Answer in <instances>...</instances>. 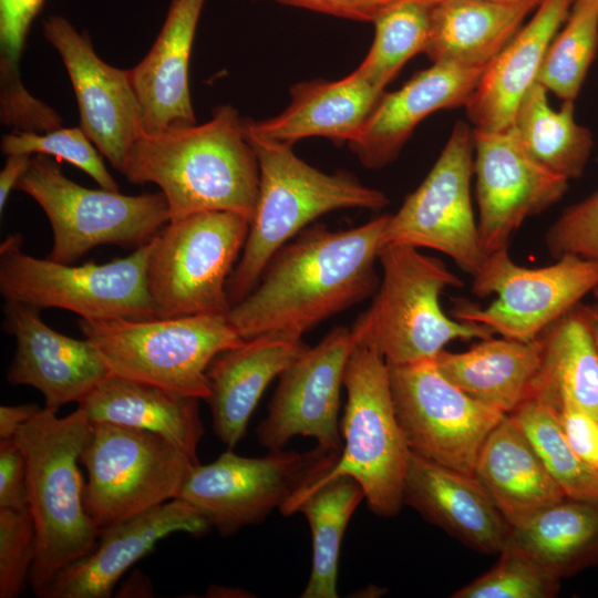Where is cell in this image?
Masks as SVG:
<instances>
[{"label":"cell","mask_w":598,"mask_h":598,"mask_svg":"<svg viewBox=\"0 0 598 598\" xmlns=\"http://www.w3.org/2000/svg\"><path fill=\"white\" fill-rule=\"evenodd\" d=\"M389 215L357 227H306L268 261L257 285L227 318L244 340L264 334L302 337L373 296L375 261Z\"/></svg>","instance_id":"obj_1"},{"label":"cell","mask_w":598,"mask_h":598,"mask_svg":"<svg viewBox=\"0 0 598 598\" xmlns=\"http://www.w3.org/2000/svg\"><path fill=\"white\" fill-rule=\"evenodd\" d=\"M121 173L132 184H155L164 195L169 220L195 213L224 210L252 217L259 186L257 157L243 117L230 104L210 120L154 133L143 132Z\"/></svg>","instance_id":"obj_2"},{"label":"cell","mask_w":598,"mask_h":598,"mask_svg":"<svg viewBox=\"0 0 598 598\" xmlns=\"http://www.w3.org/2000/svg\"><path fill=\"white\" fill-rule=\"evenodd\" d=\"M91 432L92 423L80 408L60 417L56 410L44 406L13 437L27 462L28 508L37 537L29 584L38 597L99 539L78 466Z\"/></svg>","instance_id":"obj_3"},{"label":"cell","mask_w":598,"mask_h":598,"mask_svg":"<svg viewBox=\"0 0 598 598\" xmlns=\"http://www.w3.org/2000/svg\"><path fill=\"white\" fill-rule=\"evenodd\" d=\"M244 133L257 157L259 186L248 236L227 282L231 306L254 289L275 252L318 217L349 208L378 210L389 204L383 192L350 173H324L306 163L291 144Z\"/></svg>","instance_id":"obj_4"},{"label":"cell","mask_w":598,"mask_h":598,"mask_svg":"<svg viewBox=\"0 0 598 598\" xmlns=\"http://www.w3.org/2000/svg\"><path fill=\"white\" fill-rule=\"evenodd\" d=\"M382 278L372 302L350 328L357 344L379 352L390 365L434 359L453 340L493 337L480 323L443 312L441 293L462 280L444 262L419 248L386 243L379 252Z\"/></svg>","instance_id":"obj_5"},{"label":"cell","mask_w":598,"mask_h":598,"mask_svg":"<svg viewBox=\"0 0 598 598\" xmlns=\"http://www.w3.org/2000/svg\"><path fill=\"white\" fill-rule=\"evenodd\" d=\"M78 326L110 374L206 400L207 369L220 352L245 340L226 315L145 320L80 318Z\"/></svg>","instance_id":"obj_6"},{"label":"cell","mask_w":598,"mask_h":598,"mask_svg":"<svg viewBox=\"0 0 598 598\" xmlns=\"http://www.w3.org/2000/svg\"><path fill=\"white\" fill-rule=\"evenodd\" d=\"M250 220L233 212L169 220L150 241L148 293L156 318L228 315L227 282Z\"/></svg>","instance_id":"obj_7"},{"label":"cell","mask_w":598,"mask_h":598,"mask_svg":"<svg viewBox=\"0 0 598 598\" xmlns=\"http://www.w3.org/2000/svg\"><path fill=\"white\" fill-rule=\"evenodd\" d=\"M150 241L124 258L74 266L33 257L22 250L20 235L10 236L0 247V292L4 300L86 320L156 318L146 281Z\"/></svg>","instance_id":"obj_8"},{"label":"cell","mask_w":598,"mask_h":598,"mask_svg":"<svg viewBox=\"0 0 598 598\" xmlns=\"http://www.w3.org/2000/svg\"><path fill=\"white\" fill-rule=\"evenodd\" d=\"M16 188L44 212L53 233L48 258L61 264H72L99 246L141 247L171 219L161 192L124 195L87 188L40 154L32 155Z\"/></svg>","instance_id":"obj_9"},{"label":"cell","mask_w":598,"mask_h":598,"mask_svg":"<svg viewBox=\"0 0 598 598\" xmlns=\"http://www.w3.org/2000/svg\"><path fill=\"white\" fill-rule=\"evenodd\" d=\"M344 388L343 447L338 462L319 481L349 475L361 485L373 514L395 516L403 505L411 451L395 415L384 358L370 347L355 344Z\"/></svg>","instance_id":"obj_10"},{"label":"cell","mask_w":598,"mask_h":598,"mask_svg":"<svg viewBox=\"0 0 598 598\" xmlns=\"http://www.w3.org/2000/svg\"><path fill=\"white\" fill-rule=\"evenodd\" d=\"M80 463L84 504L100 529L177 498L199 465L159 434L111 423H92Z\"/></svg>","instance_id":"obj_11"},{"label":"cell","mask_w":598,"mask_h":598,"mask_svg":"<svg viewBox=\"0 0 598 598\" xmlns=\"http://www.w3.org/2000/svg\"><path fill=\"white\" fill-rule=\"evenodd\" d=\"M341 452L319 445L311 451H270L244 457L229 448L207 465H197L177 498L196 507L212 528L228 536L262 522L298 492L330 471Z\"/></svg>","instance_id":"obj_12"},{"label":"cell","mask_w":598,"mask_h":598,"mask_svg":"<svg viewBox=\"0 0 598 598\" xmlns=\"http://www.w3.org/2000/svg\"><path fill=\"white\" fill-rule=\"evenodd\" d=\"M597 285L598 262L566 255L553 265L526 268L505 248L488 254L473 276L472 292L481 298L495 293L496 299L485 308L458 301L452 316L484 324L505 338L532 341L581 303Z\"/></svg>","instance_id":"obj_13"},{"label":"cell","mask_w":598,"mask_h":598,"mask_svg":"<svg viewBox=\"0 0 598 598\" xmlns=\"http://www.w3.org/2000/svg\"><path fill=\"white\" fill-rule=\"evenodd\" d=\"M388 365L395 415L410 451L474 475L485 440L506 414L452 383L434 359Z\"/></svg>","instance_id":"obj_14"},{"label":"cell","mask_w":598,"mask_h":598,"mask_svg":"<svg viewBox=\"0 0 598 598\" xmlns=\"http://www.w3.org/2000/svg\"><path fill=\"white\" fill-rule=\"evenodd\" d=\"M473 155V128L458 121L426 177L389 215L384 244L436 250L473 277L487 257L472 205Z\"/></svg>","instance_id":"obj_15"},{"label":"cell","mask_w":598,"mask_h":598,"mask_svg":"<svg viewBox=\"0 0 598 598\" xmlns=\"http://www.w3.org/2000/svg\"><path fill=\"white\" fill-rule=\"evenodd\" d=\"M478 231L485 252L508 248L529 217L548 209L568 190L569 181L533 158L514 126L473 128Z\"/></svg>","instance_id":"obj_16"},{"label":"cell","mask_w":598,"mask_h":598,"mask_svg":"<svg viewBox=\"0 0 598 598\" xmlns=\"http://www.w3.org/2000/svg\"><path fill=\"white\" fill-rule=\"evenodd\" d=\"M355 344L349 327H337L280 373L268 413L257 427L262 447L279 451L302 435L326 450L342 451L340 393Z\"/></svg>","instance_id":"obj_17"},{"label":"cell","mask_w":598,"mask_h":598,"mask_svg":"<svg viewBox=\"0 0 598 598\" xmlns=\"http://www.w3.org/2000/svg\"><path fill=\"white\" fill-rule=\"evenodd\" d=\"M45 40L60 54L80 112V127L111 165L121 173L127 153L144 132L140 102L130 69L104 62L89 35L64 17L42 22Z\"/></svg>","instance_id":"obj_18"},{"label":"cell","mask_w":598,"mask_h":598,"mask_svg":"<svg viewBox=\"0 0 598 598\" xmlns=\"http://www.w3.org/2000/svg\"><path fill=\"white\" fill-rule=\"evenodd\" d=\"M3 330L16 338L17 348L7 371L12 385H28L42 393L45 408L78 404L110 374L93 343L50 328L40 309L4 300Z\"/></svg>","instance_id":"obj_19"},{"label":"cell","mask_w":598,"mask_h":598,"mask_svg":"<svg viewBox=\"0 0 598 598\" xmlns=\"http://www.w3.org/2000/svg\"><path fill=\"white\" fill-rule=\"evenodd\" d=\"M205 516L175 498L132 518L100 529L94 548L53 579L44 598H107L120 578L155 545L174 533L202 535L210 529Z\"/></svg>","instance_id":"obj_20"},{"label":"cell","mask_w":598,"mask_h":598,"mask_svg":"<svg viewBox=\"0 0 598 598\" xmlns=\"http://www.w3.org/2000/svg\"><path fill=\"white\" fill-rule=\"evenodd\" d=\"M485 68L432 63L404 85L383 93L348 145L367 168L393 162L414 128L430 114L465 106Z\"/></svg>","instance_id":"obj_21"},{"label":"cell","mask_w":598,"mask_h":598,"mask_svg":"<svg viewBox=\"0 0 598 598\" xmlns=\"http://www.w3.org/2000/svg\"><path fill=\"white\" fill-rule=\"evenodd\" d=\"M417 511L466 546L499 553L511 526L474 475L436 464L411 452L403 504Z\"/></svg>","instance_id":"obj_22"},{"label":"cell","mask_w":598,"mask_h":598,"mask_svg":"<svg viewBox=\"0 0 598 598\" xmlns=\"http://www.w3.org/2000/svg\"><path fill=\"white\" fill-rule=\"evenodd\" d=\"M573 0H542L530 21L485 66L465 105L473 128L514 126L518 107L537 82L546 51L565 24Z\"/></svg>","instance_id":"obj_23"},{"label":"cell","mask_w":598,"mask_h":598,"mask_svg":"<svg viewBox=\"0 0 598 598\" xmlns=\"http://www.w3.org/2000/svg\"><path fill=\"white\" fill-rule=\"evenodd\" d=\"M205 2L206 0H171L153 45L146 55L130 69L146 133L196 124L188 69Z\"/></svg>","instance_id":"obj_24"},{"label":"cell","mask_w":598,"mask_h":598,"mask_svg":"<svg viewBox=\"0 0 598 598\" xmlns=\"http://www.w3.org/2000/svg\"><path fill=\"white\" fill-rule=\"evenodd\" d=\"M309 347L301 337L264 334L215 357L206 375L216 436L233 448L268 384Z\"/></svg>","instance_id":"obj_25"},{"label":"cell","mask_w":598,"mask_h":598,"mask_svg":"<svg viewBox=\"0 0 598 598\" xmlns=\"http://www.w3.org/2000/svg\"><path fill=\"white\" fill-rule=\"evenodd\" d=\"M384 91L357 69L338 81L312 80L290 87V103L277 116L243 117L244 131L286 144L318 136L349 143L360 132Z\"/></svg>","instance_id":"obj_26"},{"label":"cell","mask_w":598,"mask_h":598,"mask_svg":"<svg viewBox=\"0 0 598 598\" xmlns=\"http://www.w3.org/2000/svg\"><path fill=\"white\" fill-rule=\"evenodd\" d=\"M474 476L511 528L567 498L508 414L485 440Z\"/></svg>","instance_id":"obj_27"},{"label":"cell","mask_w":598,"mask_h":598,"mask_svg":"<svg viewBox=\"0 0 598 598\" xmlns=\"http://www.w3.org/2000/svg\"><path fill=\"white\" fill-rule=\"evenodd\" d=\"M199 399L109 374L78 404L91 423H111L159 434L198 461L204 435Z\"/></svg>","instance_id":"obj_28"},{"label":"cell","mask_w":598,"mask_h":598,"mask_svg":"<svg viewBox=\"0 0 598 598\" xmlns=\"http://www.w3.org/2000/svg\"><path fill=\"white\" fill-rule=\"evenodd\" d=\"M542 0H443L430 9L425 54L432 63L485 68Z\"/></svg>","instance_id":"obj_29"},{"label":"cell","mask_w":598,"mask_h":598,"mask_svg":"<svg viewBox=\"0 0 598 598\" xmlns=\"http://www.w3.org/2000/svg\"><path fill=\"white\" fill-rule=\"evenodd\" d=\"M543 357V340L481 339L468 350H442L434 361L472 398L509 414L529 395Z\"/></svg>","instance_id":"obj_30"},{"label":"cell","mask_w":598,"mask_h":598,"mask_svg":"<svg viewBox=\"0 0 598 598\" xmlns=\"http://www.w3.org/2000/svg\"><path fill=\"white\" fill-rule=\"evenodd\" d=\"M540 338L543 357L529 395L553 406L569 400L598 422V349L582 303L559 318Z\"/></svg>","instance_id":"obj_31"},{"label":"cell","mask_w":598,"mask_h":598,"mask_svg":"<svg viewBox=\"0 0 598 598\" xmlns=\"http://www.w3.org/2000/svg\"><path fill=\"white\" fill-rule=\"evenodd\" d=\"M364 492L357 480L338 475L316 481L295 494L281 508L285 516L301 513L312 538V565L302 598H337L339 556L343 535Z\"/></svg>","instance_id":"obj_32"},{"label":"cell","mask_w":598,"mask_h":598,"mask_svg":"<svg viewBox=\"0 0 598 598\" xmlns=\"http://www.w3.org/2000/svg\"><path fill=\"white\" fill-rule=\"evenodd\" d=\"M561 579L598 564V503L565 498L523 524L507 539Z\"/></svg>","instance_id":"obj_33"},{"label":"cell","mask_w":598,"mask_h":598,"mask_svg":"<svg viewBox=\"0 0 598 598\" xmlns=\"http://www.w3.org/2000/svg\"><path fill=\"white\" fill-rule=\"evenodd\" d=\"M547 90L535 83L522 101L514 127L528 154L568 181L580 177L594 148L592 133L575 120V101L554 110Z\"/></svg>","instance_id":"obj_34"},{"label":"cell","mask_w":598,"mask_h":598,"mask_svg":"<svg viewBox=\"0 0 598 598\" xmlns=\"http://www.w3.org/2000/svg\"><path fill=\"white\" fill-rule=\"evenodd\" d=\"M508 415L567 498L598 503V467L585 462L571 448L551 404L529 395Z\"/></svg>","instance_id":"obj_35"},{"label":"cell","mask_w":598,"mask_h":598,"mask_svg":"<svg viewBox=\"0 0 598 598\" xmlns=\"http://www.w3.org/2000/svg\"><path fill=\"white\" fill-rule=\"evenodd\" d=\"M431 6L423 0H394L372 21L373 42L357 71L378 90L384 91L409 60L425 52Z\"/></svg>","instance_id":"obj_36"},{"label":"cell","mask_w":598,"mask_h":598,"mask_svg":"<svg viewBox=\"0 0 598 598\" xmlns=\"http://www.w3.org/2000/svg\"><path fill=\"white\" fill-rule=\"evenodd\" d=\"M598 52V0H576L550 42L537 83L563 101H575Z\"/></svg>","instance_id":"obj_37"},{"label":"cell","mask_w":598,"mask_h":598,"mask_svg":"<svg viewBox=\"0 0 598 598\" xmlns=\"http://www.w3.org/2000/svg\"><path fill=\"white\" fill-rule=\"evenodd\" d=\"M488 571L456 590L452 598H551L560 579L506 542Z\"/></svg>","instance_id":"obj_38"},{"label":"cell","mask_w":598,"mask_h":598,"mask_svg":"<svg viewBox=\"0 0 598 598\" xmlns=\"http://www.w3.org/2000/svg\"><path fill=\"white\" fill-rule=\"evenodd\" d=\"M6 156L12 154L45 155L66 161L94 179L100 187L118 190L100 151L81 127H59L47 133L11 131L1 138Z\"/></svg>","instance_id":"obj_39"},{"label":"cell","mask_w":598,"mask_h":598,"mask_svg":"<svg viewBox=\"0 0 598 598\" xmlns=\"http://www.w3.org/2000/svg\"><path fill=\"white\" fill-rule=\"evenodd\" d=\"M35 554V528L29 508H0V598L23 592Z\"/></svg>","instance_id":"obj_40"},{"label":"cell","mask_w":598,"mask_h":598,"mask_svg":"<svg viewBox=\"0 0 598 598\" xmlns=\"http://www.w3.org/2000/svg\"><path fill=\"white\" fill-rule=\"evenodd\" d=\"M547 250L598 262V189L563 210L545 235Z\"/></svg>","instance_id":"obj_41"},{"label":"cell","mask_w":598,"mask_h":598,"mask_svg":"<svg viewBox=\"0 0 598 598\" xmlns=\"http://www.w3.org/2000/svg\"><path fill=\"white\" fill-rule=\"evenodd\" d=\"M1 122L11 131L47 133L61 127V116L35 99L21 79L0 81Z\"/></svg>","instance_id":"obj_42"},{"label":"cell","mask_w":598,"mask_h":598,"mask_svg":"<svg viewBox=\"0 0 598 598\" xmlns=\"http://www.w3.org/2000/svg\"><path fill=\"white\" fill-rule=\"evenodd\" d=\"M44 0H0V70L19 71L30 28Z\"/></svg>","instance_id":"obj_43"},{"label":"cell","mask_w":598,"mask_h":598,"mask_svg":"<svg viewBox=\"0 0 598 598\" xmlns=\"http://www.w3.org/2000/svg\"><path fill=\"white\" fill-rule=\"evenodd\" d=\"M559 425L575 453L598 467V422L574 402L563 399L554 405Z\"/></svg>","instance_id":"obj_44"},{"label":"cell","mask_w":598,"mask_h":598,"mask_svg":"<svg viewBox=\"0 0 598 598\" xmlns=\"http://www.w3.org/2000/svg\"><path fill=\"white\" fill-rule=\"evenodd\" d=\"M0 508H28L27 462L14 439L0 441Z\"/></svg>","instance_id":"obj_45"},{"label":"cell","mask_w":598,"mask_h":598,"mask_svg":"<svg viewBox=\"0 0 598 598\" xmlns=\"http://www.w3.org/2000/svg\"><path fill=\"white\" fill-rule=\"evenodd\" d=\"M257 1V0H251ZM341 19L371 22L394 0H271Z\"/></svg>","instance_id":"obj_46"},{"label":"cell","mask_w":598,"mask_h":598,"mask_svg":"<svg viewBox=\"0 0 598 598\" xmlns=\"http://www.w3.org/2000/svg\"><path fill=\"white\" fill-rule=\"evenodd\" d=\"M32 155H8L3 168L0 172V210L3 212L8 197L24 174Z\"/></svg>","instance_id":"obj_47"},{"label":"cell","mask_w":598,"mask_h":598,"mask_svg":"<svg viewBox=\"0 0 598 598\" xmlns=\"http://www.w3.org/2000/svg\"><path fill=\"white\" fill-rule=\"evenodd\" d=\"M41 411L37 404L1 405L0 437L13 439L20 427Z\"/></svg>","instance_id":"obj_48"},{"label":"cell","mask_w":598,"mask_h":598,"mask_svg":"<svg viewBox=\"0 0 598 598\" xmlns=\"http://www.w3.org/2000/svg\"><path fill=\"white\" fill-rule=\"evenodd\" d=\"M582 308L598 349V307L596 305H582Z\"/></svg>","instance_id":"obj_49"},{"label":"cell","mask_w":598,"mask_h":598,"mask_svg":"<svg viewBox=\"0 0 598 598\" xmlns=\"http://www.w3.org/2000/svg\"><path fill=\"white\" fill-rule=\"evenodd\" d=\"M595 297V300L596 302L594 305H596L598 307V285L595 287V289L592 290L591 292Z\"/></svg>","instance_id":"obj_50"},{"label":"cell","mask_w":598,"mask_h":598,"mask_svg":"<svg viewBox=\"0 0 598 598\" xmlns=\"http://www.w3.org/2000/svg\"><path fill=\"white\" fill-rule=\"evenodd\" d=\"M423 1L433 4L443 0H423ZM503 1H522V0H503Z\"/></svg>","instance_id":"obj_51"}]
</instances>
